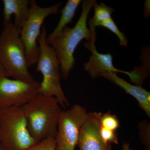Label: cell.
Here are the masks:
<instances>
[{"instance_id":"12","label":"cell","mask_w":150,"mask_h":150,"mask_svg":"<svg viewBox=\"0 0 150 150\" xmlns=\"http://www.w3.org/2000/svg\"><path fill=\"white\" fill-rule=\"evenodd\" d=\"M3 22L11 21L14 15V24L21 28L26 21L29 11V0H3Z\"/></svg>"},{"instance_id":"7","label":"cell","mask_w":150,"mask_h":150,"mask_svg":"<svg viewBox=\"0 0 150 150\" xmlns=\"http://www.w3.org/2000/svg\"><path fill=\"white\" fill-rule=\"evenodd\" d=\"M88 115L86 108L78 104L61 111L55 137L56 150H75L80 129Z\"/></svg>"},{"instance_id":"10","label":"cell","mask_w":150,"mask_h":150,"mask_svg":"<svg viewBox=\"0 0 150 150\" xmlns=\"http://www.w3.org/2000/svg\"><path fill=\"white\" fill-rule=\"evenodd\" d=\"M86 48L91 51V56L88 62L84 64V69L92 79L102 76L107 73H121L126 74L133 80L134 73L132 71H125L118 69L113 64V59L110 54H103L98 53L95 46V41H91L84 43Z\"/></svg>"},{"instance_id":"22","label":"cell","mask_w":150,"mask_h":150,"mask_svg":"<svg viewBox=\"0 0 150 150\" xmlns=\"http://www.w3.org/2000/svg\"><path fill=\"white\" fill-rule=\"evenodd\" d=\"M122 150H132L130 148V144L128 142H124L122 146Z\"/></svg>"},{"instance_id":"20","label":"cell","mask_w":150,"mask_h":150,"mask_svg":"<svg viewBox=\"0 0 150 150\" xmlns=\"http://www.w3.org/2000/svg\"><path fill=\"white\" fill-rule=\"evenodd\" d=\"M150 15V2L149 0L145 1L144 5V16L145 18L148 19Z\"/></svg>"},{"instance_id":"5","label":"cell","mask_w":150,"mask_h":150,"mask_svg":"<svg viewBox=\"0 0 150 150\" xmlns=\"http://www.w3.org/2000/svg\"><path fill=\"white\" fill-rule=\"evenodd\" d=\"M0 143L5 150H26L38 143L28 131L23 106L0 109Z\"/></svg>"},{"instance_id":"4","label":"cell","mask_w":150,"mask_h":150,"mask_svg":"<svg viewBox=\"0 0 150 150\" xmlns=\"http://www.w3.org/2000/svg\"><path fill=\"white\" fill-rule=\"evenodd\" d=\"M47 30L42 27L38 42L39 43V55L36 70L43 75L40 83L39 92L44 96L56 98L63 108L70 107L69 101L62 89L60 74V63L55 51L46 41Z\"/></svg>"},{"instance_id":"8","label":"cell","mask_w":150,"mask_h":150,"mask_svg":"<svg viewBox=\"0 0 150 150\" xmlns=\"http://www.w3.org/2000/svg\"><path fill=\"white\" fill-rule=\"evenodd\" d=\"M40 83L0 77V109L23 106L40 94Z\"/></svg>"},{"instance_id":"2","label":"cell","mask_w":150,"mask_h":150,"mask_svg":"<svg viewBox=\"0 0 150 150\" xmlns=\"http://www.w3.org/2000/svg\"><path fill=\"white\" fill-rule=\"evenodd\" d=\"M23 108L28 131L38 143L48 137H56L62 110L56 98L40 94Z\"/></svg>"},{"instance_id":"13","label":"cell","mask_w":150,"mask_h":150,"mask_svg":"<svg viewBox=\"0 0 150 150\" xmlns=\"http://www.w3.org/2000/svg\"><path fill=\"white\" fill-rule=\"evenodd\" d=\"M81 0H69L64 8L61 10V18L53 32L46 36V41L48 44L55 38L59 35L67 25L71 22L78 7L81 2Z\"/></svg>"},{"instance_id":"23","label":"cell","mask_w":150,"mask_h":150,"mask_svg":"<svg viewBox=\"0 0 150 150\" xmlns=\"http://www.w3.org/2000/svg\"><path fill=\"white\" fill-rule=\"evenodd\" d=\"M0 150H5L3 147L2 145H1V143H0Z\"/></svg>"},{"instance_id":"14","label":"cell","mask_w":150,"mask_h":150,"mask_svg":"<svg viewBox=\"0 0 150 150\" xmlns=\"http://www.w3.org/2000/svg\"><path fill=\"white\" fill-rule=\"evenodd\" d=\"M93 7L94 13L93 18L89 19V29L91 33L92 40H95L96 38V27L100 26V25L103 22L111 18V14L115 10L103 3L100 4L96 3Z\"/></svg>"},{"instance_id":"16","label":"cell","mask_w":150,"mask_h":150,"mask_svg":"<svg viewBox=\"0 0 150 150\" xmlns=\"http://www.w3.org/2000/svg\"><path fill=\"white\" fill-rule=\"evenodd\" d=\"M100 26L105 28L117 35L120 41V45L121 46H127L128 40L126 35L119 30V28L113 21L112 18L106 21L103 22L100 25Z\"/></svg>"},{"instance_id":"21","label":"cell","mask_w":150,"mask_h":150,"mask_svg":"<svg viewBox=\"0 0 150 150\" xmlns=\"http://www.w3.org/2000/svg\"><path fill=\"white\" fill-rule=\"evenodd\" d=\"M2 76L8 77V76L5 69L3 67L1 62H0V77Z\"/></svg>"},{"instance_id":"11","label":"cell","mask_w":150,"mask_h":150,"mask_svg":"<svg viewBox=\"0 0 150 150\" xmlns=\"http://www.w3.org/2000/svg\"><path fill=\"white\" fill-rule=\"evenodd\" d=\"M102 76L120 87L137 99L139 105L149 117L150 116V93L140 86L133 85L118 77L116 73H107Z\"/></svg>"},{"instance_id":"3","label":"cell","mask_w":150,"mask_h":150,"mask_svg":"<svg viewBox=\"0 0 150 150\" xmlns=\"http://www.w3.org/2000/svg\"><path fill=\"white\" fill-rule=\"evenodd\" d=\"M0 34V62L8 77L30 82L34 80L28 67L25 49L20 38L21 28L11 21L3 22Z\"/></svg>"},{"instance_id":"6","label":"cell","mask_w":150,"mask_h":150,"mask_svg":"<svg viewBox=\"0 0 150 150\" xmlns=\"http://www.w3.org/2000/svg\"><path fill=\"white\" fill-rule=\"evenodd\" d=\"M29 13L26 21L21 29L20 38L25 49L28 68L37 63L39 55L38 39L41 33V27L45 19L59 11L61 4L43 8L35 0L30 1Z\"/></svg>"},{"instance_id":"9","label":"cell","mask_w":150,"mask_h":150,"mask_svg":"<svg viewBox=\"0 0 150 150\" xmlns=\"http://www.w3.org/2000/svg\"><path fill=\"white\" fill-rule=\"evenodd\" d=\"M101 112H88L80 131L77 145L80 150H111V145L103 141L100 136Z\"/></svg>"},{"instance_id":"15","label":"cell","mask_w":150,"mask_h":150,"mask_svg":"<svg viewBox=\"0 0 150 150\" xmlns=\"http://www.w3.org/2000/svg\"><path fill=\"white\" fill-rule=\"evenodd\" d=\"M100 125L102 127L112 131H115L120 126L119 120L117 116L108 112L102 114L100 116Z\"/></svg>"},{"instance_id":"18","label":"cell","mask_w":150,"mask_h":150,"mask_svg":"<svg viewBox=\"0 0 150 150\" xmlns=\"http://www.w3.org/2000/svg\"><path fill=\"white\" fill-rule=\"evenodd\" d=\"M26 150H56L55 137H48Z\"/></svg>"},{"instance_id":"1","label":"cell","mask_w":150,"mask_h":150,"mask_svg":"<svg viewBox=\"0 0 150 150\" xmlns=\"http://www.w3.org/2000/svg\"><path fill=\"white\" fill-rule=\"evenodd\" d=\"M96 3V0L83 1L81 13L74 27L66 26L48 44L56 52L64 79H68L70 71L74 66V53L79 44L83 39L88 41L92 39L91 32L87 26V18L92 8Z\"/></svg>"},{"instance_id":"17","label":"cell","mask_w":150,"mask_h":150,"mask_svg":"<svg viewBox=\"0 0 150 150\" xmlns=\"http://www.w3.org/2000/svg\"><path fill=\"white\" fill-rule=\"evenodd\" d=\"M100 134L103 141L107 145L118 144V139L115 131L106 129L101 126Z\"/></svg>"},{"instance_id":"19","label":"cell","mask_w":150,"mask_h":150,"mask_svg":"<svg viewBox=\"0 0 150 150\" xmlns=\"http://www.w3.org/2000/svg\"><path fill=\"white\" fill-rule=\"evenodd\" d=\"M141 138L148 150H150V125L148 122H143L139 126Z\"/></svg>"}]
</instances>
